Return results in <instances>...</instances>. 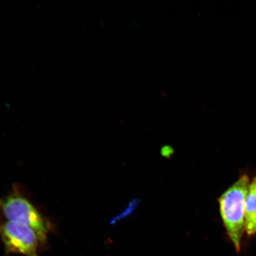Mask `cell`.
<instances>
[{
	"instance_id": "obj_4",
	"label": "cell",
	"mask_w": 256,
	"mask_h": 256,
	"mask_svg": "<svg viewBox=\"0 0 256 256\" xmlns=\"http://www.w3.org/2000/svg\"><path fill=\"white\" fill-rule=\"evenodd\" d=\"M245 232L248 236L256 234V176L250 184L246 200Z\"/></svg>"
},
{
	"instance_id": "obj_3",
	"label": "cell",
	"mask_w": 256,
	"mask_h": 256,
	"mask_svg": "<svg viewBox=\"0 0 256 256\" xmlns=\"http://www.w3.org/2000/svg\"><path fill=\"white\" fill-rule=\"evenodd\" d=\"M0 236L8 252L38 256V246L41 243L36 232L30 227L6 220L0 224Z\"/></svg>"
},
{
	"instance_id": "obj_1",
	"label": "cell",
	"mask_w": 256,
	"mask_h": 256,
	"mask_svg": "<svg viewBox=\"0 0 256 256\" xmlns=\"http://www.w3.org/2000/svg\"><path fill=\"white\" fill-rule=\"evenodd\" d=\"M250 184L248 176L242 174L218 199L224 226L236 252L241 251L242 240L245 232L246 200Z\"/></svg>"
},
{
	"instance_id": "obj_2",
	"label": "cell",
	"mask_w": 256,
	"mask_h": 256,
	"mask_svg": "<svg viewBox=\"0 0 256 256\" xmlns=\"http://www.w3.org/2000/svg\"><path fill=\"white\" fill-rule=\"evenodd\" d=\"M0 210L6 220L23 224L37 234L42 244L46 242L52 227L34 204L24 194L14 192L0 200Z\"/></svg>"
}]
</instances>
